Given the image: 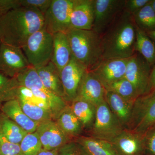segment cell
<instances>
[{
    "label": "cell",
    "mask_w": 155,
    "mask_h": 155,
    "mask_svg": "<svg viewBox=\"0 0 155 155\" xmlns=\"http://www.w3.org/2000/svg\"><path fill=\"white\" fill-rule=\"evenodd\" d=\"M3 104L2 103L0 102V109H1V107H2V105Z\"/></svg>",
    "instance_id": "obj_42"
},
{
    "label": "cell",
    "mask_w": 155,
    "mask_h": 155,
    "mask_svg": "<svg viewBox=\"0 0 155 155\" xmlns=\"http://www.w3.org/2000/svg\"><path fill=\"white\" fill-rule=\"evenodd\" d=\"M144 155H155V125L144 134Z\"/></svg>",
    "instance_id": "obj_35"
},
{
    "label": "cell",
    "mask_w": 155,
    "mask_h": 155,
    "mask_svg": "<svg viewBox=\"0 0 155 155\" xmlns=\"http://www.w3.org/2000/svg\"><path fill=\"white\" fill-rule=\"evenodd\" d=\"M53 36V52L51 62L59 73L69 63L72 56L67 33L59 32Z\"/></svg>",
    "instance_id": "obj_20"
},
{
    "label": "cell",
    "mask_w": 155,
    "mask_h": 155,
    "mask_svg": "<svg viewBox=\"0 0 155 155\" xmlns=\"http://www.w3.org/2000/svg\"><path fill=\"white\" fill-rule=\"evenodd\" d=\"M135 25L145 32L155 31V12L150 1L132 15Z\"/></svg>",
    "instance_id": "obj_29"
},
{
    "label": "cell",
    "mask_w": 155,
    "mask_h": 155,
    "mask_svg": "<svg viewBox=\"0 0 155 155\" xmlns=\"http://www.w3.org/2000/svg\"><path fill=\"white\" fill-rule=\"evenodd\" d=\"M104 85L106 90L115 93L131 104L139 97L135 87L125 78Z\"/></svg>",
    "instance_id": "obj_28"
},
{
    "label": "cell",
    "mask_w": 155,
    "mask_h": 155,
    "mask_svg": "<svg viewBox=\"0 0 155 155\" xmlns=\"http://www.w3.org/2000/svg\"><path fill=\"white\" fill-rule=\"evenodd\" d=\"M74 0H52L44 15V28L52 35L67 33L70 29V18Z\"/></svg>",
    "instance_id": "obj_8"
},
{
    "label": "cell",
    "mask_w": 155,
    "mask_h": 155,
    "mask_svg": "<svg viewBox=\"0 0 155 155\" xmlns=\"http://www.w3.org/2000/svg\"><path fill=\"white\" fill-rule=\"evenodd\" d=\"M66 33L72 56L88 71L102 60L101 35L92 29L70 28Z\"/></svg>",
    "instance_id": "obj_3"
},
{
    "label": "cell",
    "mask_w": 155,
    "mask_h": 155,
    "mask_svg": "<svg viewBox=\"0 0 155 155\" xmlns=\"http://www.w3.org/2000/svg\"><path fill=\"white\" fill-rule=\"evenodd\" d=\"M44 26L41 12L19 6L0 16V39L2 43L21 48L29 37Z\"/></svg>",
    "instance_id": "obj_1"
},
{
    "label": "cell",
    "mask_w": 155,
    "mask_h": 155,
    "mask_svg": "<svg viewBox=\"0 0 155 155\" xmlns=\"http://www.w3.org/2000/svg\"><path fill=\"white\" fill-rule=\"evenodd\" d=\"M106 91L104 86L96 75L91 71H87L81 84L77 97L97 106L105 100Z\"/></svg>",
    "instance_id": "obj_18"
},
{
    "label": "cell",
    "mask_w": 155,
    "mask_h": 155,
    "mask_svg": "<svg viewBox=\"0 0 155 155\" xmlns=\"http://www.w3.org/2000/svg\"><path fill=\"white\" fill-rule=\"evenodd\" d=\"M57 155H88L82 146L76 140L67 143L57 150Z\"/></svg>",
    "instance_id": "obj_33"
},
{
    "label": "cell",
    "mask_w": 155,
    "mask_h": 155,
    "mask_svg": "<svg viewBox=\"0 0 155 155\" xmlns=\"http://www.w3.org/2000/svg\"><path fill=\"white\" fill-rule=\"evenodd\" d=\"M125 129L105 100L96 106L95 119L90 130L91 136L111 143Z\"/></svg>",
    "instance_id": "obj_7"
},
{
    "label": "cell",
    "mask_w": 155,
    "mask_h": 155,
    "mask_svg": "<svg viewBox=\"0 0 155 155\" xmlns=\"http://www.w3.org/2000/svg\"><path fill=\"white\" fill-rule=\"evenodd\" d=\"M146 33H147V35L155 43V31L146 32Z\"/></svg>",
    "instance_id": "obj_40"
},
{
    "label": "cell",
    "mask_w": 155,
    "mask_h": 155,
    "mask_svg": "<svg viewBox=\"0 0 155 155\" xmlns=\"http://www.w3.org/2000/svg\"><path fill=\"white\" fill-rule=\"evenodd\" d=\"M150 1V0H125L124 10L133 15Z\"/></svg>",
    "instance_id": "obj_36"
},
{
    "label": "cell",
    "mask_w": 155,
    "mask_h": 155,
    "mask_svg": "<svg viewBox=\"0 0 155 155\" xmlns=\"http://www.w3.org/2000/svg\"><path fill=\"white\" fill-rule=\"evenodd\" d=\"M105 101L113 114L125 129L130 122L133 104L115 93L107 90Z\"/></svg>",
    "instance_id": "obj_21"
},
{
    "label": "cell",
    "mask_w": 155,
    "mask_h": 155,
    "mask_svg": "<svg viewBox=\"0 0 155 155\" xmlns=\"http://www.w3.org/2000/svg\"><path fill=\"white\" fill-rule=\"evenodd\" d=\"M30 67L22 48L2 43L0 46V72L16 78Z\"/></svg>",
    "instance_id": "obj_10"
},
{
    "label": "cell",
    "mask_w": 155,
    "mask_h": 155,
    "mask_svg": "<svg viewBox=\"0 0 155 155\" xmlns=\"http://www.w3.org/2000/svg\"><path fill=\"white\" fill-rule=\"evenodd\" d=\"M155 125V88L139 97L134 103L130 122L125 129L144 135Z\"/></svg>",
    "instance_id": "obj_6"
},
{
    "label": "cell",
    "mask_w": 155,
    "mask_h": 155,
    "mask_svg": "<svg viewBox=\"0 0 155 155\" xmlns=\"http://www.w3.org/2000/svg\"><path fill=\"white\" fill-rule=\"evenodd\" d=\"M151 4L155 12V0H151Z\"/></svg>",
    "instance_id": "obj_41"
},
{
    "label": "cell",
    "mask_w": 155,
    "mask_h": 155,
    "mask_svg": "<svg viewBox=\"0 0 155 155\" xmlns=\"http://www.w3.org/2000/svg\"><path fill=\"white\" fill-rule=\"evenodd\" d=\"M75 140L81 144L88 155H118L112 143L91 136H81Z\"/></svg>",
    "instance_id": "obj_25"
},
{
    "label": "cell",
    "mask_w": 155,
    "mask_h": 155,
    "mask_svg": "<svg viewBox=\"0 0 155 155\" xmlns=\"http://www.w3.org/2000/svg\"><path fill=\"white\" fill-rule=\"evenodd\" d=\"M31 67L38 69L51 61L53 35L44 28L29 37L21 48Z\"/></svg>",
    "instance_id": "obj_5"
},
{
    "label": "cell",
    "mask_w": 155,
    "mask_h": 155,
    "mask_svg": "<svg viewBox=\"0 0 155 155\" xmlns=\"http://www.w3.org/2000/svg\"><path fill=\"white\" fill-rule=\"evenodd\" d=\"M20 85L17 78H10L0 72V102L17 99Z\"/></svg>",
    "instance_id": "obj_30"
},
{
    "label": "cell",
    "mask_w": 155,
    "mask_h": 155,
    "mask_svg": "<svg viewBox=\"0 0 155 155\" xmlns=\"http://www.w3.org/2000/svg\"><path fill=\"white\" fill-rule=\"evenodd\" d=\"M19 145L23 155H38L43 148L36 131L27 134L22 140Z\"/></svg>",
    "instance_id": "obj_31"
},
{
    "label": "cell",
    "mask_w": 155,
    "mask_h": 155,
    "mask_svg": "<svg viewBox=\"0 0 155 155\" xmlns=\"http://www.w3.org/2000/svg\"><path fill=\"white\" fill-rule=\"evenodd\" d=\"M69 105L84 130H91L95 119L96 106L79 97L76 98Z\"/></svg>",
    "instance_id": "obj_24"
},
{
    "label": "cell",
    "mask_w": 155,
    "mask_h": 155,
    "mask_svg": "<svg viewBox=\"0 0 155 155\" xmlns=\"http://www.w3.org/2000/svg\"><path fill=\"white\" fill-rule=\"evenodd\" d=\"M2 41H1V39H0V46H1V44H2Z\"/></svg>",
    "instance_id": "obj_43"
},
{
    "label": "cell",
    "mask_w": 155,
    "mask_h": 155,
    "mask_svg": "<svg viewBox=\"0 0 155 155\" xmlns=\"http://www.w3.org/2000/svg\"><path fill=\"white\" fill-rule=\"evenodd\" d=\"M155 88V64L153 69H151L150 74L149 81L146 92L145 93L150 91Z\"/></svg>",
    "instance_id": "obj_38"
},
{
    "label": "cell",
    "mask_w": 155,
    "mask_h": 155,
    "mask_svg": "<svg viewBox=\"0 0 155 155\" xmlns=\"http://www.w3.org/2000/svg\"><path fill=\"white\" fill-rule=\"evenodd\" d=\"M19 6V0H0V16Z\"/></svg>",
    "instance_id": "obj_37"
},
{
    "label": "cell",
    "mask_w": 155,
    "mask_h": 155,
    "mask_svg": "<svg viewBox=\"0 0 155 155\" xmlns=\"http://www.w3.org/2000/svg\"><path fill=\"white\" fill-rule=\"evenodd\" d=\"M151 71V67L138 53L135 52L128 59L125 78L132 84L139 97L146 92Z\"/></svg>",
    "instance_id": "obj_12"
},
{
    "label": "cell",
    "mask_w": 155,
    "mask_h": 155,
    "mask_svg": "<svg viewBox=\"0 0 155 155\" xmlns=\"http://www.w3.org/2000/svg\"><path fill=\"white\" fill-rule=\"evenodd\" d=\"M125 0H94L92 30L101 35L124 10Z\"/></svg>",
    "instance_id": "obj_9"
},
{
    "label": "cell",
    "mask_w": 155,
    "mask_h": 155,
    "mask_svg": "<svg viewBox=\"0 0 155 155\" xmlns=\"http://www.w3.org/2000/svg\"><path fill=\"white\" fill-rule=\"evenodd\" d=\"M0 155H23L19 144L11 142L1 130Z\"/></svg>",
    "instance_id": "obj_32"
},
{
    "label": "cell",
    "mask_w": 155,
    "mask_h": 155,
    "mask_svg": "<svg viewBox=\"0 0 155 155\" xmlns=\"http://www.w3.org/2000/svg\"><path fill=\"white\" fill-rule=\"evenodd\" d=\"M17 98L26 116L38 125L46 121L54 120L52 114L48 108L28 89L20 86Z\"/></svg>",
    "instance_id": "obj_13"
},
{
    "label": "cell",
    "mask_w": 155,
    "mask_h": 155,
    "mask_svg": "<svg viewBox=\"0 0 155 155\" xmlns=\"http://www.w3.org/2000/svg\"><path fill=\"white\" fill-rule=\"evenodd\" d=\"M57 150H48L42 148L38 155H57Z\"/></svg>",
    "instance_id": "obj_39"
},
{
    "label": "cell",
    "mask_w": 155,
    "mask_h": 155,
    "mask_svg": "<svg viewBox=\"0 0 155 155\" xmlns=\"http://www.w3.org/2000/svg\"><path fill=\"white\" fill-rule=\"evenodd\" d=\"M2 113L13 120L28 133L36 131L38 124L26 116L20 107L18 99L10 100L3 104Z\"/></svg>",
    "instance_id": "obj_19"
},
{
    "label": "cell",
    "mask_w": 155,
    "mask_h": 155,
    "mask_svg": "<svg viewBox=\"0 0 155 155\" xmlns=\"http://www.w3.org/2000/svg\"><path fill=\"white\" fill-rule=\"evenodd\" d=\"M87 71L72 56L69 63L60 72L64 100L69 104L77 97L81 84Z\"/></svg>",
    "instance_id": "obj_11"
},
{
    "label": "cell",
    "mask_w": 155,
    "mask_h": 155,
    "mask_svg": "<svg viewBox=\"0 0 155 155\" xmlns=\"http://www.w3.org/2000/svg\"><path fill=\"white\" fill-rule=\"evenodd\" d=\"M0 130L11 142L18 144L28 134L2 112L0 113Z\"/></svg>",
    "instance_id": "obj_27"
},
{
    "label": "cell",
    "mask_w": 155,
    "mask_h": 155,
    "mask_svg": "<svg viewBox=\"0 0 155 155\" xmlns=\"http://www.w3.org/2000/svg\"><path fill=\"white\" fill-rule=\"evenodd\" d=\"M52 0H19V5L35 9L44 15L49 8Z\"/></svg>",
    "instance_id": "obj_34"
},
{
    "label": "cell",
    "mask_w": 155,
    "mask_h": 155,
    "mask_svg": "<svg viewBox=\"0 0 155 155\" xmlns=\"http://www.w3.org/2000/svg\"><path fill=\"white\" fill-rule=\"evenodd\" d=\"M111 143L118 155H144V135L125 129Z\"/></svg>",
    "instance_id": "obj_16"
},
{
    "label": "cell",
    "mask_w": 155,
    "mask_h": 155,
    "mask_svg": "<svg viewBox=\"0 0 155 155\" xmlns=\"http://www.w3.org/2000/svg\"><path fill=\"white\" fill-rule=\"evenodd\" d=\"M58 126L71 140L81 136L84 130L82 125L68 104L54 120Z\"/></svg>",
    "instance_id": "obj_23"
},
{
    "label": "cell",
    "mask_w": 155,
    "mask_h": 155,
    "mask_svg": "<svg viewBox=\"0 0 155 155\" xmlns=\"http://www.w3.org/2000/svg\"><path fill=\"white\" fill-rule=\"evenodd\" d=\"M16 78L20 86L29 89L34 95L44 103L52 114L54 120L69 104L45 86L35 68L29 67Z\"/></svg>",
    "instance_id": "obj_4"
},
{
    "label": "cell",
    "mask_w": 155,
    "mask_h": 155,
    "mask_svg": "<svg viewBox=\"0 0 155 155\" xmlns=\"http://www.w3.org/2000/svg\"><path fill=\"white\" fill-rule=\"evenodd\" d=\"M94 15V0H74L70 28L91 30Z\"/></svg>",
    "instance_id": "obj_17"
},
{
    "label": "cell",
    "mask_w": 155,
    "mask_h": 155,
    "mask_svg": "<svg viewBox=\"0 0 155 155\" xmlns=\"http://www.w3.org/2000/svg\"><path fill=\"white\" fill-rule=\"evenodd\" d=\"M128 58L102 59L90 71L93 72L103 85L125 78Z\"/></svg>",
    "instance_id": "obj_14"
},
{
    "label": "cell",
    "mask_w": 155,
    "mask_h": 155,
    "mask_svg": "<svg viewBox=\"0 0 155 155\" xmlns=\"http://www.w3.org/2000/svg\"><path fill=\"white\" fill-rule=\"evenodd\" d=\"M36 132L42 148L48 150H58L72 140L61 130L55 121L49 120L39 124Z\"/></svg>",
    "instance_id": "obj_15"
},
{
    "label": "cell",
    "mask_w": 155,
    "mask_h": 155,
    "mask_svg": "<svg viewBox=\"0 0 155 155\" xmlns=\"http://www.w3.org/2000/svg\"><path fill=\"white\" fill-rule=\"evenodd\" d=\"M36 69L45 86L57 96L64 100V88L60 73L51 61L45 66Z\"/></svg>",
    "instance_id": "obj_22"
},
{
    "label": "cell",
    "mask_w": 155,
    "mask_h": 155,
    "mask_svg": "<svg viewBox=\"0 0 155 155\" xmlns=\"http://www.w3.org/2000/svg\"><path fill=\"white\" fill-rule=\"evenodd\" d=\"M101 37L103 59L130 58L135 52L133 16L124 10Z\"/></svg>",
    "instance_id": "obj_2"
},
{
    "label": "cell",
    "mask_w": 155,
    "mask_h": 155,
    "mask_svg": "<svg viewBox=\"0 0 155 155\" xmlns=\"http://www.w3.org/2000/svg\"><path fill=\"white\" fill-rule=\"evenodd\" d=\"M135 51L145 59L151 67L155 64V43L144 31L135 25Z\"/></svg>",
    "instance_id": "obj_26"
}]
</instances>
